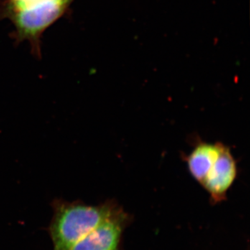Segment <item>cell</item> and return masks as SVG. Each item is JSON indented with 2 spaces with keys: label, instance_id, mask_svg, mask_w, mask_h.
<instances>
[{
  "label": "cell",
  "instance_id": "obj_5",
  "mask_svg": "<svg viewBox=\"0 0 250 250\" xmlns=\"http://www.w3.org/2000/svg\"><path fill=\"white\" fill-rule=\"evenodd\" d=\"M221 143H200L188 156L189 172L193 178L202 184L221 150Z\"/></svg>",
  "mask_w": 250,
  "mask_h": 250
},
{
  "label": "cell",
  "instance_id": "obj_3",
  "mask_svg": "<svg viewBox=\"0 0 250 250\" xmlns=\"http://www.w3.org/2000/svg\"><path fill=\"white\" fill-rule=\"evenodd\" d=\"M125 216L118 210L68 250H118Z\"/></svg>",
  "mask_w": 250,
  "mask_h": 250
},
{
  "label": "cell",
  "instance_id": "obj_4",
  "mask_svg": "<svg viewBox=\"0 0 250 250\" xmlns=\"http://www.w3.org/2000/svg\"><path fill=\"white\" fill-rule=\"evenodd\" d=\"M236 175L237 167L234 158L230 149L223 145L218 159L202 185L209 193L212 200L220 201L227 195Z\"/></svg>",
  "mask_w": 250,
  "mask_h": 250
},
{
  "label": "cell",
  "instance_id": "obj_2",
  "mask_svg": "<svg viewBox=\"0 0 250 250\" xmlns=\"http://www.w3.org/2000/svg\"><path fill=\"white\" fill-rule=\"evenodd\" d=\"M118 210L116 207L111 205L56 204L53 218L48 228L53 250H68Z\"/></svg>",
  "mask_w": 250,
  "mask_h": 250
},
{
  "label": "cell",
  "instance_id": "obj_1",
  "mask_svg": "<svg viewBox=\"0 0 250 250\" xmlns=\"http://www.w3.org/2000/svg\"><path fill=\"white\" fill-rule=\"evenodd\" d=\"M75 0H0V21L8 20L15 43L28 42L33 55L41 57L45 31L70 12Z\"/></svg>",
  "mask_w": 250,
  "mask_h": 250
}]
</instances>
